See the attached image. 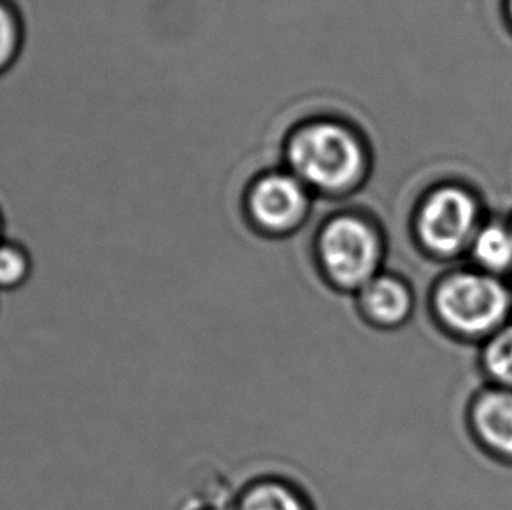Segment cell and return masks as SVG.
Returning a JSON list of instances; mask_svg holds the SVG:
<instances>
[{
	"label": "cell",
	"instance_id": "cell-2",
	"mask_svg": "<svg viewBox=\"0 0 512 510\" xmlns=\"http://www.w3.org/2000/svg\"><path fill=\"white\" fill-rule=\"evenodd\" d=\"M287 161L308 189L327 194L359 187L371 163L359 133L333 119L299 126L287 142Z\"/></svg>",
	"mask_w": 512,
	"mask_h": 510
},
{
	"label": "cell",
	"instance_id": "cell-7",
	"mask_svg": "<svg viewBox=\"0 0 512 510\" xmlns=\"http://www.w3.org/2000/svg\"><path fill=\"white\" fill-rule=\"evenodd\" d=\"M359 292L367 318L383 329L401 327L415 313V290L401 276L380 273Z\"/></svg>",
	"mask_w": 512,
	"mask_h": 510
},
{
	"label": "cell",
	"instance_id": "cell-4",
	"mask_svg": "<svg viewBox=\"0 0 512 510\" xmlns=\"http://www.w3.org/2000/svg\"><path fill=\"white\" fill-rule=\"evenodd\" d=\"M385 243L373 222L343 214L327 222L319 236V257L338 287L360 290L380 275Z\"/></svg>",
	"mask_w": 512,
	"mask_h": 510
},
{
	"label": "cell",
	"instance_id": "cell-9",
	"mask_svg": "<svg viewBox=\"0 0 512 510\" xmlns=\"http://www.w3.org/2000/svg\"><path fill=\"white\" fill-rule=\"evenodd\" d=\"M478 371L483 383L512 390V318L478 346Z\"/></svg>",
	"mask_w": 512,
	"mask_h": 510
},
{
	"label": "cell",
	"instance_id": "cell-5",
	"mask_svg": "<svg viewBox=\"0 0 512 510\" xmlns=\"http://www.w3.org/2000/svg\"><path fill=\"white\" fill-rule=\"evenodd\" d=\"M464 427L481 455L512 469V390L479 385L465 402Z\"/></svg>",
	"mask_w": 512,
	"mask_h": 510
},
{
	"label": "cell",
	"instance_id": "cell-11",
	"mask_svg": "<svg viewBox=\"0 0 512 510\" xmlns=\"http://www.w3.org/2000/svg\"><path fill=\"white\" fill-rule=\"evenodd\" d=\"M30 273V255L14 243H0V290L20 289L27 283Z\"/></svg>",
	"mask_w": 512,
	"mask_h": 510
},
{
	"label": "cell",
	"instance_id": "cell-1",
	"mask_svg": "<svg viewBox=\"0 0 512 510\" xmlns=\"http://www.w3.org/2000/svg\"><path fill=\"white\" fill-rule=\"evenodd\" d=\"M430 317L458 345H483L512 318L511 287L471 264H458L437 278L429 294Z\"/></svg>",
	"mask_w": 512,
	"mask_h": 510
},
{
	"label": "cell",
	"instance_id": "cell-12",
	"mask_svg": "<svg viewBox=\"0 0 512 510\" xmlns=\"http://www.w3.org/2000/svg\"><path fill=\"white\" fill-rule=\"evenodd\" d=\"M18 32L13 16L0 4V67H4L14 55Z\"/></svg>",
	"mask_w": 512,
	"mask_h": 510
},
{
	"label": "cell",
	"instance_id": "cell-3",
	"mask_svg": "<svg viewBox=\"0 0 512 510\" xmlns=\"http://www.w3.org/2000/svg\"><path fill=\"white\" fill-rule=\"evenodd\" d=\"M488 219L485 203L464 182H441L418 201L413 215L416 245L444 264L465 261L474 236Z\"/></svg>",
	"mask_w": 512,
	"mask_h": 510
},
{
	"label": "cell",
	"instance_id": "cell-13",
	"mask_svg": "<svg viewBox=\"0 0 512 510\" xmlns=\"http://www.w3.org/2000/svg\"><path fill=\"white\" fill-rule=\"evenodd\" d=\"M502 16L507 30L512 34V0H502Z\"/></svg>",
	"mask_w": 512,
	"mask_h": 510
},
{
	"label": "cell",
	"instance_id": "cell-16",
	"mask_svg": "<svg viewBox=\"0 0 512 510\" xmlns=\"http://www.w3.org/2000/svg\"><path fill=\"white\" fill-rule=\"evenodd\" d=\"M0 243H2V228H0Z\"/></svg>",
	"mask_w": 512,
	"mask_h": 510
},
{
	"label": "cell",
	"instance_id": "cell-10",
	"mask_svg": "<svg viewBox=\"0 0 512 510\" xmlns=\"http://www.w3.org/2000/svg\"><path fill=\"white\" fill-rule=\"evenodd\" d=\"M240 510H306V505L289 486L268 481L245 493Z\"/></svg>",
	"mask_w": 512,
	"mask_h": 510
},
{
	"label": "cell",
	"instance_id": "cell-15",
	"mask_svg": "<svg viewBox=\"0 0 512 510\" xmlns=\"http://www.w3.org/2000/svg\"><path fill=\"white\" fill-rule=\"evenodd\" d=\"M509 287H511V296H512V276L509 278Z\"/></svg>",
	"mask_w": 512,
	"mask_h": 510
},
{
	"label": "cell",
	"instance_id": "cell-8",
	"mask_svg": "<svg viewBox=\"0 0 512 510\" xmlns=\"http://www.w3.org/2000/svg\"><path fill=\"white\" fill-rule=\"evenodd\" d=\"M467 264L488 275L507 280L512 276V231L506 217H490L472 240Z\"/></svg>",
	"mask_w": 512,
	"mask_h": 510
},
{
	"label": "cell",
	"instance_id": "cell-14",
	"mask_svg": "<svg viewBox=\"0 0 512 510\" xmlns=\"http://www.w3.org/2000/svg\"><path fill=\"white\" fill-rule=\"evenodd\" d=\"M506 221H507V226H509V228H511V231H512V210H511V212H509V215H506Z\"/></svg>",
	"mask_w": 512,
	"mask_h": 510
},
{
	"label": "cell",
	"instance_id": "cell-6",
	"mask_svg": "<svg viewBox=\"0 0 512 510\" xmlns=\"http://www.w3.org/2000/svg\"><path fill=\"white\" fill-rule=\"evenodd\" d=\"M247 207L257 228L284 235L305 221L310 189L292 172H271L250 187Z\"/></svg>",
	"mask_w": 512,
	"mask_h": 510
}]
</instances>
